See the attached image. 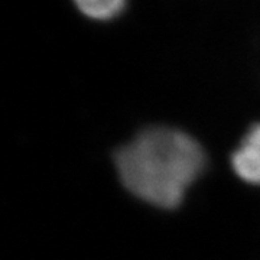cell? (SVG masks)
Returning <instances> with one entry per match:
<instances>
[{
    "label": "cell",
    "instance_id": "obj_2",
    "mask_svg": "<svg viewBox=\"0 0 260 260\" xmlns=\"http://www.w3.org/2000/svg\"><path fill=\"white\" fill-rule=\"evenodd\" d=\"M232 164L243 181L260 185V123L247 132L240 148L233 153Z\"/></svg>",
    "mask_w": 260,
    "mask_h": 260
},
{
    "label": "cell",
    "instance_id": "obj_1",
    "mask_svg": "<svg viewBox=\"0 0 260 260\" xmlns=\"http://www.w3.org/2000/svg\"><path fill=\"white\" fill-rule=\"evenodd\" d=\"M123 185L142 201L175 208L205 168V153L189 135L172 127H149L116 152Z\"/></svg>",
    "mask_w": 260,
    "mask_h": 260
},
{
    "label": "cell",
    "instance_id": "obj_3",
    "mask_svg": "<svg viewBox=\"0 0 260 260\" xmlns=\"http://www.w3.org/2000/svg\"><path fill=\"white\" fill-rule=\"evenodd\" d=\"M77 12L93 22H112L120 18L129 6V0H70Z\"/></svg>",
    "mask_w": 260,
    "mask_h": 260
}]
</instances>
